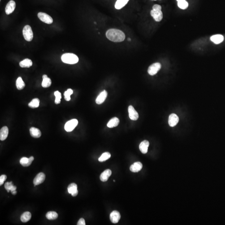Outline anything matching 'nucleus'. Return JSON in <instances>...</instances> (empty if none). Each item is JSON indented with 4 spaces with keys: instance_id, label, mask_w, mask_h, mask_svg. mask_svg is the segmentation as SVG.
<instances>
[{
    "instance_id": "nucleus-1",
    "label": "nucleus",
    "mask_w": 225,
    "mask_h": 225,
    "mask_svg": "<svg viewBox=\"0 0 225 225\" xmlns=\"http://www.w3.org/2000/svg\"><path fill=\"white\" fill-rule=\"evenodd\" d=\"M107 38L114 42H121L125 39V34L121 30L117 29H110L106 32Z\"/></svg>"
},
{
    "instance_id": "nucleus-2",
    "label": "nucleus",
    "mask_w": 225,
    "mask_h": 225,
    "mask_svg": "<svg viewBox=\"0 0 225 225\" xmlns=\"http://www.w3.org/2000/svg\"><path fill=\"white\" fill-rule=\"evenodd\" d=\"M61 60L64 63L74 64L78 62L79 59L78 56L73 53H66L62 56Z\"/></svg>"
},
{
    "instance_id": "nucleus-3",
    "label": "nucleus",
    "mask_w": 225,
    "mask_h": 225,
    "mask_svg": "<svg viewBox=\"0 0 225 225\" xmlns=\"http://www.w3.org/2000/svg\"><path fill=\"white\" fill-rule=\"evenodd\" d=\"M23 34L24 39L27 41H31L34 37V34L31 27L29 25L24 26L23 30Z\"/></svg>"
},
{
    "instance_id": "nucleus-4",
    "label": "nucleus",
    "mask_w": 225,
    "mask_h": 225,
    "mask_svg": "<svg viewBox=\"0 0 225 225\" xmlns=\"http://www.w3.org/2000/svg\"><path fill=\"white\" fill-rule=\"evenodd\" d=\"M78 124V121L76 119H73L65 123L64 129L67 132H71L76 127Z\"/></svg>"
},
{
    "instance_id": "nucleus-5",
    "label": "nucleus",
    "mask_w": 225,
    "mask_h": 225,
    "mask_svg": "<svg viewBox=\"0 0 225 225\" xmlns=\"http://www.w3.org/2000/svg\"><path fill=\"white\" fill-rule=\"evenodd\" d=\"M38 16L40 21L44 23H46L49 24H52L53 20L51 16L45 13L39 12L38 14Z\"/></svg>"
},
{
    "instance_id": "nucleus-6",
    "label": "nucleus",
    "mask_w": 225,
    "mask_h": 225,
    "mask_svg": "<svg viewBox=\"0 0 225 225\" xmlns=\"http://www.w3.org/2000/svg\"><path fill=\"white\" fill-rule=\"evenodd\" d=\"M161 64L159 63H156L150 65L148 70V72L151 75H154L157 73L161 68Z\"/></svg>"
},
{
    "instance_id": "nucleus-7",
    "label": "nucleus",
    "mask_w": 225,
    "mask_h": 225,
    "mask_svg": "<svg viewBox=\"0 0 225 225\" xmlns=\"http://www.w3.org/2000/svg\"><path fill=\"white\" fill-rule=\"evenodd\" d=\"M151 15L157 22H160L163 17V13L160 10H152L151 11Z\"/></svg>"
},
{
    "instance_id": "nucleus-8",
    "label": "nucleus",
    "mask_w": 225,
    "mask_h": 225,
    "mask_svg": "<svg viewBox=\"0 0 225 225\" xmlns=\"http://www.w3.org/2000/svg\"><path fill=\"white\" fill-rule=\"evenodd\" d=\"M128 111H129V117L131 120L136 121L138 119L139 117V114L133 106H129L128 108Z\"/></svg>"
},
{
    "instance_id": "nucleus-9",
    "label": "nucleus",
    "mask_w": 225,
    "mask_h": 225,
    "mask_svg": "<svg viewBox=\"0 0 225 225\" xmlns=\"http://www.w3.org/2000/svg\"><path fill=\"white\" fill-rule=\"evenodd\" d=\"M15 8V3L14 1L11 0L6 5L5 8V13L7 15H9L12 13Z\"/></svg>"
},
{
    "instance_id": "nucleus-10",
    "label": "nucleus",
    "mask_w": 225,
    "mask_h": 225,
    "mask_svg": "<svg viewBox=\"0 0 225 225\" xmlns=\"http://www.w3.org/2000/svg\"><path fill=\"white\" fill-rule=\"evenodd\" d=\"M179 121V117L174 113L170 114L169 117L168 124L170 127H174Z\"/></svg>"
},
{
    "instance_id": "nucleus-11",
    "label": "nucleus",
    "mask_w": 225,
    "mask_h": 225,
    "mask_svg": "<svg viewBox=\"0 0 225 225\" xmlns=\"http://www.w3.org/2000/svg\"><path fill=\"white\" fill-rule=\"evenodd\" d=\"M45 178H46V176L44 173H40L38 174L34 180V186L43 183L45 180Z\"/></svg>"
},
{
    "instance_id": "nucleus-12",
    "label": "nucleus",
    "mask_w": 225,
    "mask_h": 225,
    "mask_svg": "<svg viewBox=\"0 0 225 225\" xmlns=\"http://www.w3.org/2000/svg\"><path fill=\"white\" fill-rule=\"evenodd\" d=\"M121 218V215L119 212L117 211H114L111 212L110 216V221L113 224L118 223Z\"/></svg>"
},
{
    "instance_id": "nucleus-13",
    "label": "nucleus",
    "mask_w": 225,
    "mask_h": 225,
    "mask_svg": "<svg viewBox=\"0 0 225 225\" xmlns=\"http://www.w3.org/2000/svg\"><path fill=\"white\" fill-rule=\"evenodd\" d=\"M68 192L73 197L76 196L78 194L77 185L75 183H71L68 186Z\"/></svg>"
},
{
    "instance_id": "nucleus-14",
    "label": "nucleus",
    "mask_w": 225,
    "mask_h": 225,
    "mask_svg": "<svg viewBox=\"0 0 225 225\" xmlns=\"http://www.w3.org/2000/svg\"><path fill=\"white\" fill-rule=\"evenodd\" d=\"M34 160V157L31 156L29 158L26 157H23L20 160L21 164L24 167L29 166L32 164V162Z\"/></svg>"
},
{
    "instance_id": "nucleus-15",
    "label": "nucleus",
    "mask_w": 225,
    "mask_h": 225,
    "mask_svg": "<svg viewBox=\"0 0 225 225\" xmlns=\"http://www.w3.org/2000/svg\"><path fill=\"white\" fill-rule=\"evenodd\" d=\"M142 168V164L141 162H135L130 166V170L131 172L137 173L140 171Z\"/></svg>"
},
{
    "instance_id": "nucleus-16",
    "label": "nucleus",
    "mask_w": 225,
    "mask_h": 225,
    "mask_svg": "<svg viewBox=\"0 0 225 225\" xmlns=\"http://www.w3.org/2000/svg\"><path fill=\"white\" fill-rule=\"evenodd\" d=\"M107 96V92L105 90L100 93L96 99V103L98 104H102L105 101Z\"/></svg>"
},
{
    "instance_id": "nucleus-17",
    "label": "nucleus",
    "mask_w": 225,
    "mask_h": 225,
    "mask_svg": "<svg viewBox=\"0 0 225 225\" xmlns=\"http://www.w3.org/2000/svg\"><path fill=\"white\" fill-rule=\"evenodd\" d=\"M149 142L146 140L141 142L139 145V149L142 154H146L147 153L148 148L149 147Z\"/></svg>"
},
{
    "instance_id": "nucleus-18",
    "label": "nucleus",
    "mask_w": 225,
    "mask_h": 225,
    "mask_svg": "<svg viewBox=\"0 0 225 225\" xmlns=\"http://www.w3.org/2000/svg\"><path fill=\"white\" fill-rule=\"evenodd\" d=\"M111 174H112V172L110 170H106L100 175V180L103 182L107 181L109 177L111 176Z\"/></svg>"
},
{
    "instance_id": "nucleus-19",
    "label": "nucleus",
    "mask_w": 225,
    "mask_h": 225,
    "mask_svg": "<svg viewBox=\"0 0 225 225\" xmlns=\"http://www.w3.org/2000/svg\"><path fill=\"white\" fill-rule=\"evenodd\" d=\"M9 129L7 126H4L0 131V139L1 141H4L6 139L9 134Z\"/></svg>"
},
{
    "instance_id": "nucleus-20",
    "label": "nucleus",
    "mask_w": 225,
    "mask_h": 225,
    "mask_svg": "<svg viewBox=\"0 0 225 225\" xmlns=\"http://www.w3.org/2000/svg\"><path fill=\"white\" fill-rule=\"evenodd\" d=\"M210 39L212 42L215 44H218L221 43L224 41V37L222 35L220 34L215 35L212 36Z\"/></svg>"
},
{
    "instance_id": "nucleus-21",
    "label": "nucleus",
    "mask_w": 225,
    "mask_h": 225,
    "mask_svg": "<svg viewBox=\"0 0 225 225\" xmlns=\"http://www.w3.org/2000/svg\"><path fill=\"white\" fill-rule=\"evenodd\" d=\"M30 133L31 136L35 138H40L41 135V133L39 129L35 127H32L30 129Z\"/></svg>"
},
{
    "instance_id": "nucleus-22",
    "label": "nucleus",
    "mask_w": 225,
    "mask_h": 225,
    "mask_svg": "<svg viewBox=\"0 0 225 225\" xmlns=\"http://www.w3.org/2000/svg\"><path fill=\"white\" fill-rule=\"evenodd\" d=\"M33 65V62L29 59H25L24 60L20 62L19 65L22 68H30Z\"/></svg>"
},
{
    "instance_id": "nucleus-23",
    "label": "nucleus",
    "mask_w": 225,
    "mask_h": 225,
    "mask_svg": "<svg viewBox=\"0 0 225 225\" xmlns=\"http://www.w3.org/2000/svg\"><path fill=\"white\" fill-rule=\"evenodd\" d=\"M119 123V120L117 117H114L110 120L107 124L108 127L109 128H112L113 127H117Z\"/></svg>"
},
{
    "instance_id": "nucleus-24",
    "label": "nucleus",
    "mask_w": 225,
    "mask_h": 225,
    "mask_svg": "<svg viewBox=\"0 0 225 225\" xmlns=\"http://www.w3.org/2000/svg\"><path fill=\"white\" fill-rule=\"evenodd\" d=\"M129 0H117L115 5V7L118 10L121 9L127 4Z\"/></svg>"
},
{
    "instance_id": "nucleus-25",
    "label": "nucleus",
    "mask_w": 225,
    "mask_h": 225,
    "mask_svg": "<svg viewBox=\"0 0 225 225\" xmlns=\"http://www.w3.org/2000/svg\"><path fill=\"white\" fill-rule=\"evenodd\" d=\"M31 218V214L30 212H26L22 214L21 217V220L22 222L26 223L30 220Z\"/></svg>"
},
{
    "instance_id": "nucleus-26",
    "label": "nucleus",
    "mask_w": 225,
    "mask_h": 225,
    "mask_svg": "<svg viewBox=\"0 0 225 225\" xmlns=\"http://www.w3.org/2000/svg\"><path fill=\"white\" fill-rule=\"evenodd\" d=\"M16 86L17 89L19 90H22L25 87V84L22 80V77H19L17 78L16 82Z\"/></svg>"
},
{
    "instance_id": "nucleus-27",
    "label": "nucleus",
    "mask_w": 225,
    "mask_h": 225,
    "mask_svg": "<svg viewBox=\"0 0 225 225\" xmlns=\"http://www.w3.org/2000/svg\"><path fill=\"white\" fill-rule=\"evenodd\" d=\"M5 188L7 191L8 192H9L11 191V192L16 191V187L13 186L12 182H6L5 184Z\"/></svg>"
},
{
    "instance_id": "nucleus-28",
    "label": "nucleus",
    "mask_w": 225,
    "mask_h": 225,
    "mask_svg": "<svg viewBox=\"0 0 225 225\" xmlns=\"http://www.w3.org/2000/svg\"><path fill=\"white\" fill-rule=\"evenodd\" d=\"M58 214L55 212H49L46 214V217L50 220H55L58 218Z\"/></svg>"
},
{
    "instance_id": "nucleus-29",
    "label": "nucleus",
    "mask_w": 225,
    "mask_h": 225,
    "mask_svg": "<svg viewBox=\"0 0 225 225\" xmlns=\"http://www.w3.org/2000/svg\"><path fill=\"white\" fill-rule=\"evenodd\" d=\"M40 100L38 98H34L32 101L28 104V106L32 108H36L39 106Z\"/></svg>"
},
{
    "instance_id": "nucleus-30",
    "label": "nucleus",
    "mask_w": 225,
    "mask_h": 225,
    "mask_svg": "<svg viewBox=\"0 0 225 225\" xmlns=\"http://www.w3.org/2000/svg\"><path fill=\"white\" fill-rule=\"evenodd\" d=\"M110 156H111V155L109 152H105V153H103L102 155L100 156V157L98 158V160L99 162H104L110 158Z\"/></svg>"
},
{
    "instance_id": "nucleus-31",
    "label": "nucleus",
    "mask_w": 225,
    "mask_h": 225,
    "mask_svg": "<svg viewBox=\"0 0 225 225\" xmlns=\"http://www.w3.org/2000/svg\"><path fill=\"white\" fill-rule=\"evenodd\" d=\"M43 82L42 83V86L43 88H46L51 86V81L50 78H43Z\"/></svg>"
},
{
    "instance_id": "nucleus-32",
    "label": "nucleus",
    "mask_w": 225,
    "mask_h": 225,
    "mask_svg": "<svg viewBox=\"0 0 225 225\" xmlns=\"http://www.w3.org/2000/svg\"><path fill=\"white\" fill-rule=\"evenodd\" d=\"M73 93L72 89L69 88L65 91L64 94V98L66 101H70L71 100V95Z\"/></svg>"
},
{
    "instance_id": "nucleus-33",
    "label": "nucleus",
    "mask_w": 225,
    "mask_h": 225,
    "mask_svg": "<svg viewBox=\"0 0 225 225\" xmlns=\"http://www.w3.org/2000/svg\"><path fill=\"white\" fill-rule=\"evenodd\" d=\"M178 5L179 8L182 9H186L189 6V3L185 0L181 1L178 2Z\"/></svg>"
},
{
    "instance_id": "nucleus-34",
    "label": "nucleus",
    "mask_w": 225,
    "mask_h": 225,
    "mask_svg": "<svg viewBox=\"0 0 225 225\" xmlns=\"http://www.w3.org/2000/svg\"><path fill=\"white\" fill-rule=\"evenodd\" d=\"M54 95L56 96L55 103L56 104H60L61 98V95L60 92L59 91H56L54 92Z\"/></svg>"
},
{
    "instance_id": "nucleus-35",
    "label": "nucleus",
    "mask_w": 225,
    "mask_h": 225,
    "mask_svg": "<svg viewBox=\"0 0 225 225\" xmlns=\"http://www.w3.org/2000/svg\"><path fill=\"white\" fill-rule=\"evenodd\" d=\"M7 179V176L5 175H2L0 176V185L2 186L4 183V181Z\"/></svg>"
},
{
    "instance_id": "nucleus-36",
    "label": "nucleus",
    "mask_w": 225,
    "mask_h": 225,
    "mask_svg": "<svg viewBox=\"0 0 225 225\" xmlns=\"http://www.w3.org/2000/svg\"><path fill=\"white\" fill-rule=\"evenodd\" d=\"M77 225H85L86 223L84 219L83 218H80V219H79V221H78V223H77Z\"/></svg>"
},
{
    "instance_id": "nucleus-37",
    "label": "nucleus",
    "mask_w": 225,
    "mask_h": 225,
    "mask_svg": "<svg viewBox=\"0 0 225 225\" xmlns=\"http://www.w3.org/2000/svg\"><path fill=\"white\" fill-rule=\"evenodd\" d=\"M162 8L161 6L159 5L155 4L153 6V10H161Z\"/></svg>"
},
{
    "instance_id": "nucleus-38",
    "label": "nucleus",
    "mask_w": 225,
    "mask_h": 225,
    "mask_svg": "<svg viewBox=\"0 0 225 225\" xmlns=\"http://www.w3.org/2000/svg\"><path fill=\"white\" fill-rule=\"evenodd\" d=\"M11 193H12L13 195H16V193H17V192H16V191H14L12 192H11Z\"/></svg>"
},
{
    "instance_id": "nucleus-39",
    "label": "nucleus",
    "mask_w": 225,
    "mask_h": 225,
    "mask_svg": "<svg viewBox=\"0 0 225 225\" xmlns=\"http://www.w3.org/2000/svg\"><path fill=\"white\" fill-rule=\"evenodd\" d=\"M48 76L46 75H43V78H47Z\"/></svg>"
},
{
    "instance_id": "nucleus-40",
    "label": "nucleus",
    "mask_w": 225,
    "mask_h": 225,
    "mask_svg": "<svg viewBox=\"0 0 225 225\" xmlns=\"http://www.w3.org/2000/svg\"><path fill=\"white\" fill-rule=\"evenodd\" d=\"M128 41H131V38H128Z\"/></svg>"
},
{
    "instance_id": "nucleus-41",
    "label": "nucleus",
    "mask_w": 225,
    "mask_h": 225,
    "mask_svg": "<svg viewBox=\"0 0 225 225\" xmlns=\"http://www.w3.org/2000/svg\"><path fill=\"white\" fill-rule=\"evenodd\" d=\"M178 2L181 1H184V0H176Z\"/></svg>"
},
{
    "instance_id": "nucleus-42",
    "label": "nucleus",
    "mask_w": 225,
    "mask_h": 225,
    "mask_svg": "<svg viewBox=\"0 0 225 225\" xmlns=\"http://www.w3.org/2000/svg\"><path fill=\"white\" fill-rule=\"evenodd\" d=\"M153 1H156V0H153Z\"/></svg>"
}]
</instances>
